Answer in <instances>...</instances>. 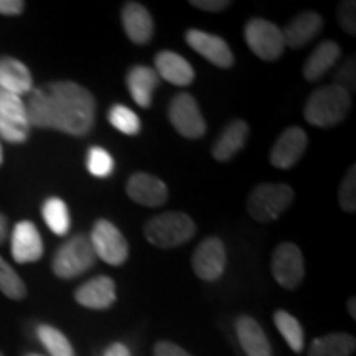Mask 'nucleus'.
<instances>
[{
    "mask_svg": "<svg viewBox=\"0 0 356 356\" xmlns=\"http://www.w3.org/2000/svg\"><path fill=\"white\" fill-rule=\"evenodd\" d=\"M155 73L175 86H188L195 79L193 66L173 51H160L155 56Z\"/></svg>",
    "mask_w": 356,
    "mask_h": 356,
    "instance_id": "obj_18",
    "label": "nucleus"
},
{
    "mask_svg": "<svg viewBox=\"0 0 356 356\" xmlns=\"http://www.w3.org/2000/svg\"><path fill=\"white\" fill-rule=\"evenodd\" d=\"M168 119L175 131L185 139H200L207 132L202 111L197 99L188 92H180L168 106Z\"/></svg>",
    "mask_w": 356,
    "mask_h": 356,
    "instance_id": "obj_9",
    "label": "nucleus"
},
{
    "mask_svg": "<svg viewBox=\"0 0 356 356\" xmlns=\"http://www.w3.org/2000/svg\"><path fill=\"white\" fill-rule=\"evenodd\" d=\"M7 238V218L0 213V244Z\"/></svg>",
    "mask_w": 356,
    "mask_h": 356,
    "instance_id": "obj_39",
    "label": "nucleus"
},
{
    "mask_svg": "<svg viewBox=\"0 0 356 356\" xmlns=\"http://www.w3.org/2000/svg\"><path fill=\"white\" fill-rule=\"evenodd\" d=\"M102 356H131V351L126 345L122 343H113L111 346H108V350L104 351Z\"/></svg>",
    "mask_w": 356,
    "mask_h": 356,
    "instance_id": "obj_38",
    "label": "nucleus"
},
{
    "mask_svg": "<svg viewBox=\"0 0 356 356\" xmlns=\"http://www.w3.org/2000/svg\"><path fill=\"white\" fill-rule=\"evenodd\" d=\"M333 84L338 88H341L343 91L348 92V95H351V92L355 91L356 88V65H355V56L348 58V60L345 61L343 65L340 66L337 71L335 78H333Z\"/></svg>",
    "mask_w": 356,
    "mask_h": 356,
    "instance_id": "obj_33",
    "label": "nucleus"
},
{
    "mask_svg": "<svg viewBox=\"0 0 356 356\" xmlns=\"http://www.w3.org/2000/svg\"><path fill=\"white\" fill-rule=\"evenodd\" d=\"M0 292L12 300H22L26 296V287L20 275L0 256Z\"/></svg>",
    "mask_w": 356,
    "mask_h": 356,
    "instance_id": "obj_30",
    "label": "nucleus"
},
{
    "mask_svg": "<svg viewBox=\"0 0 356 356\" xmlns=\"http://www.w3.org/2000/svg\"><path fill=\"white\" fill-rule=\"evenodd\" d=\"M108 119L111 126L118 129L119 132L126 134V136H137L142 129L139 115L124 104H114L109 109Z\"/></svg>",
    "mask_w": 356,
    "mask_h": 356,
    "instance_id": "obj_29",
    "label": "nucleus"
},
{
    "mask_svg": "<svg viewBox=\"0 0 356 356\" xmlns=\"http://www.w3.org/2000/svg\"><path fill=\"white\" fill-rule=\"evenodd\" d=\"M186 43L193 48L198 55L207 58L210 63L220 68H231L234 65V55L229 44L218 35H211L202 30L191 29L185 35Z\"/></svg>",
    "mask_w": 356,
    "mask_h": 356,
    "instance_id": "obj_13",
    "label": "nucleus"
},
{
    "mask_svg": "<svg viewBox=\"0 0 356 356\" xmlns=\"http://www.w3.org/2000/svg\"><path fill=\"white\" fill-rule=\"evenodd\" d=\"M323 29V19L317 12H304L297 15L284 30V43L289 48H304Z\"/></svg>",
    "mask_w": 356,
    "mask_h": 356,
    "instance_id": "obj_19",
    "label": "nucleus"
},
{
    "mask_svg": "<svg viewBox=\"0 0 356 356\" xmlns=\"http://www.w3.org/2000/svg\"><path fill=\"white\" fill-rule=\"evenodd\" d=\"M248 134V122L241 121V119H236V121L229 122L228 126L225 127V131L220 134L215 145H213V157H215L218 162H228V160L233 159L234 155L246 145Z\"/></svg>",
    "mask_w": 356,
    "mask_h": 356,
    "instance_id": "obj_23",
    "label": "nucleus"
},
{
    "mask_svg": "<svg viewBox=\"0 0 356 356\" xmlns=\"http://www.w3.org/2000/svg\"><path fill=\"white\" fill-rule=\"evenodd\" d=\"M244 38L251 51L264 61L277 60L286 48L282 30L264 19L249 20L244 29Z\"/></svg>",
    "mask_w": 356,
    "mask_h": 356,
    "instance_id": "obj_6",
    "label": "nucleus"
},
{
    "mask_svg": "<svg viewBox=\"0 0 356 356\" xmlns=\"http://www.w3.org/2000/svg\"><path fill=\"white\" fill-rule=\"evenodd\" d=\"M270 270L280 287L287 289V291L299 287L305 275V262L297 244L280 243L274 249Z\"/></svg>",
    "mask_w": 356,
    "mask_h": 356,
    "instance_id": "obj_10",
    "label": "nucleus"
},
{
    "mask_svg": "<svg viewBox=\"0 0 356 356\" xmlns=\"http://www.w3.org/2000/svg\"><path fill=\"white\" fill-rule=\"evenodd\" d=\"M356 3L353 0H346V2H341L337 8V19L338 24L341 25V29L345 30L346 33L356 35Z\"/></svg>",
    "mask_w": 356,
    "mask_h": 356,
    "instance_id": "obj_34",
    "label": "nucleus"
},
{
    "mask_svg": "<svg viewBox=\"0 0 356 356\" xmlns=\"http://www.w3.org/2000/svg\"><path fill=\"white\" fill-rule=\"evenodd\" d=\"M126 191L132 202L144 204V207L157 208L162 207L168 200V188L165 181L150 173H134L129 178Z\"/></svg>",
    "mask_w": 356,
    "mask_h": 356,
    "instance_id": "obj_14",
    "label": "nucleus"
},
{
    "mask_svg": "<svg viewBox=\"0 0 356 356\" xmlns=\"http://www.w3.org/2000/svg\"><path fill=\"white\" fill-rule=\"evenodd\" d=\"M355 346L356 340L350 333H330L312 341L309 356H351Z\"/></svg>",
    "mask_w": 356,
    "mask_h": 356,
    "instance_id": "obj_25",
    "label": "nucleus"
},
{
    "mask_svg": "<svg viewBox=\"0 0 356 356\" xmlns=\"http://www.w3.org/2000/svg\"><path fill=\"white\" fill-rule=\"evenodd\" d=\"M33 88L32 74L20 60L10 56L0 58V89L22 96Z\"/></svg>",
    "mask_w": 356,
    "mask_h": 356,
    "instance_id": "obj_21",
    "label": "nucleus"
},
{
    "mask_svg": "<svg viewBox=\"0 0 356 356\" xmlns=\"http://www.w3.org/2000/svg\"><path fill=\"white\" fill-rule=\"evenodd\" d=\"M307 134L300 127H289L279 136L269 154L270 163L280 170H287L299 162L307 149Z\"/></svg>",
    "mask_w": 356,
    "mask_h": 356,
    "instance_id": "obj_12",
    "label": "nucleus"
},
{
    "mask_svg": "<svg viewBox=\"0 0 356 356\" xmlns=\"http://www.w3.org/2000/svg\"><path fill=\"white\" fill-rule=\"evenodd\" d=\"M236 335L248 356H273L269 340L254 318L246 317V315L239 317L236 322Z\"/></svg>",
    "mask_w": 356,
    "mask_h": 356,
    "instance_id": "obj_22",
    "label": "nucleus"
},
{
    "mask_svg": "<svg viewBox=\"0 0 356 356\" xmlns=\"http://www.w3.org/2000/svg\"><path fill=\"white\" fill-rule=\"evenodd\" d=\"M338 200H340V207L343 208L346 213H355L356 210V167L355 165L350 167V170L346 172L343 181H341Z\"/></svg>",
    "mask_w": 356,
    "mask_h": 356,
    "instance_id": "obj_32",
    "label": "nucleus"
},
{
    "mask_svg": "<svg viewBox=\"0 0 356 356\" xmlns=\"http://www.w3.org/2000/svg\"><path fill=\"white\" fill-rule=\"evenodd\" d=\"M226 261H228V256H226L225 244L215 236L200 243L191 256V266H193L195 274L208 282L221 277L226 269Z\"/></svg>",
    "mask_w": 356,
    "mask_h": 356,
    "instance_id": "obj_11",
    "label": "nucleus"
},
{
    "mask_svg": "<svg viewBox=\"0 0 356 356\" xmlns=\"http://www.w3.org/2000/svg\"><path fill=\"white\" fill-rule=\"evenodd\" d=\"M126 83L136 104H139L140 108L145 109L150 108L154 91L157 89L160 83V78L155 73V70L149 68V66H134V68L129 70Z\"/></svg>",
    "mask_w": 356,
    "mask_h": 356,
    "instance_id": "obj_20",
    "label": "nucleus"
},
{
    "mask_svg": "<svg viewBox=\"0 0 356 356\" xmlns=\"http://www.w3.org/2000/svg\"><path fill=\"white\" fill-rule=\"evenodd\" d=\"M96 254L89 236L76 234L56 251L51 267L60 279H73L95 266Z\"/></svg>",
    "mask_w": 356,
    "mask_h": 356,
    "instance_id": "obj_5",
    "label": "nucleus"
},
{
    "mask_svg": "<svg viewBox=\"0 0 356 356\" xmlns=\"http://www.w3.org/2000/svg\"><path fill=\"white\" fill-rule=\"evenodd\" d=\"M0 356H3V355H2V351H0Z\"/></svg>",
    "mask_w": 356,
    "mask_h": 356,
    "instance_id": "obj_43",
    "label": "nucleus"
},
{
    "mask_svg": "<svg viewBox=\"0 0 356 356\" xmlns=\"http://www.w3.org/2000/svg\"><path fill=\"white\" fill-rule=\"evenodd\" d=\"M351 108V97L335 84L315 89L307 99L304 118L315 127L337 126L346 118Z\"/></svg>",
    "mask_w": 356,
    "mask_h": 356,
    "instance_id": "obj_2",
    "label": "nucleus"
},
{
    "mask_svg": "<svg viewBox=\"0 0 356 356\" xmlns=\"http://www.w3.org/2000/svg\"><path fill=\"white\" fill-rule=\"evenodd\" d=\"M74 299L91 310L109 309L115 302V282L108 275H97L76 289Z\"/></svg>",
    "mask_w": 356,
    "mask_h": 356,
    "instance_id": "obj_16",
    "label": "nucleus"
},
{
    "mask_svg": "<svg viewBox=\"0 0 356 356\" xmlns=\"http://www.w3.org/2000/svg\"><path fill=\"white\" fill-rule=\"evenodd\" d=\"M12 256L19 264L37 262L43 256L42 236L32 221H20L13 228Z\"/></svg>",
    "mask_w": 356,
    "mask_h": 356,
    "instance_id": "obj_15",
    "label": "nucleus"
},
{
    "mask_svg": "<svg viewBox=\"0 0 356 356\" xmlns=\"http://www.w3.org/2000/svg\"><path fill=\"white\" fill-rule=\"evenodd\" d=\"M190 3L204 12H221L229 7L228 0H191Z\"/></svg>",
    "mask_w": 356,
    "mask_h": 356,
    "instance_id": "obj_36",
    "label": "nucleus"
},
{
    "mask_svg": "<svg viewBox=\"0 0 356 356\" xmlns=\"http://www.w3.org/2000/svg\"><path fill=\"white\" fill-rule=\"evenodd\" d=\"M89 241L96 257L109 266H121L127 261L129 244L118 226L108 220H97L92 226Z\"/></svg>",
    "mask_w": 356,
    "mask_h": 356,
    "instance_id": "obj_7",
    "label": "nucleus"
},
{
    "mask_svg": "<svg viewBox=\"0 0 356 356\" xmlns=\"http://www.w3.org/2000/svg\"><path fill=\"white\" fill-rule=\"evenodd\" d=\"M293 202V190L284 184H261L248 197L249 215L259 222L275 221Z\"/></svg>",
    "mask_w": 356,
    "mask_h": 356,
    "instance_id": "obj_4",
    "label": "nucleus"
},
{
    "mask_svg": "<svg viewBox=\"0 0 356 356\" xmlns=\"http://www.w3.org/2000/svg\"><path fill=\"white\" fill-rule=\"evenodd\" d=\"M25 8L22 0H0V13L2 15H20Z\"/></svg>",
    "mask_w": 356,
    "mask_h": 356,
    "instance_id": "obj_37",
    "label": "nucleus"
},
{
    "mask_svg": "<svg viewBox=\"0 0 356 356\" xmlns=\"http://www.w3.org/2000/svg\"><path fill=\"white\" fill-rule=\"evenodd\" d=\"M355 304H356V299L355 297H351L350 302H348V310H350V315L353 318H356V310H355Z\"/></svg>",
    "mask_w": 356,
    "mask_h": 356,
    "instance_id": "obj_40",
    "label": "nucleus"
},
{
    "mask_svg": "<svg viewBox=\"0 0 356 356\" xmlns=\"http://www.w3.org/2000/svg\"><path fill=\"white\" fill-rule=\"evenodd\" d=\"M43 220L47 222V226L53 233L58 236H65L70 231L71 220H70V211L66 203L61 198H48L43 203L42 208Z\"/></svg>",
    "mask_w": 356,
    "mask_h": 356,
    "instance_id": "obj_26",
    "label": "nucleus"
},
{
    "mask_svg": "<svg viewBox=\"0 0 356 356\" xmlns=\"http://www.w3.org/2000/svg\"><path fill=\"white\" fill-rule=\"evenodd\" d=\"M88 170L92 177L106 178L114 172V159L108 150L102 147H91L86 160Z\"/></svg>",
    "mask_w": 356,
    "mask_h": 356,
    "instance_id": "obj_31",
    "label": "nucleus"
},
{
    "mask_svg": "<svg viewBox=\"0 0 356 356\" xmlns=\"http://www.w3.org/2000/svg\"><path fill=\"white\" fill-rule=\"evenodd\" d=\"M26 356H42V355H26Z\"/></svg>",
    "mask_w": 356,
    "mask_h": 356,
    "instance_id": "obj_42",
    "label": "nucleus"
},
{
    "mask_svg": "<svg viewBox=\"0 0 356 356\" xmlns=\"http://www.w3.org/2000/svg\"><path fill=\"white\" fill-rule=\"evenodd\" d=\"M154 356H193L172 341H159L154 348Z\"/></svg>",
    "mask_w": 356,
    "mask_h": 356,
    "instance_id": "obj_35",
    "label": "nucleus"
},
{
    "mask_svg": "<svg viewBox=\"0 0 356 356\" xmlns=\"http://www.w3.org/2000/svg\"><path fill=\"white\" fill-rule=\"evenodd\" d=\"M25 106L30 126L55 129L76 137L86 136L95 126L96 99L78 83L44 84L33 89Z\"/></svg>",
    "mask_w": 356,
    "mask_h": 356,
    "instance_id": "obj_1",
    "label": "nucleus"
},
{
    "mask_svg": "<svg viewBox=\"0 0 356 356\" xmlns=\"http://www.w3.org/2000/svg\"><path fill=\"white\" fill-rule=\"evenodd\" d=\"M37 335L51 356H74L70 340L51 325H38Z\"/></svg>",
    "mask_w": 356,
    "mask_h": 356,
    "instance_id": "obj_28",
    "label": "nucleus"
},
{
    "mask_svg": "<svg viewBox=\"0 0 356 356\" xmlns=\"http://www.w3.org/2000/svg\"><path fill=\"white\" fill-rule=\"evenodd\" d=\"M122 26L129 40L137 44L150 42L154 35V20L142 3L127 2L122 8Z\"/></svg>",
    "mask_w": 356,
    "mask_h": 356,
    "instance_id": "obj_17",
    "label": "nucleus"
},
{
    "mask_svg": "<svg viewBox=\"0 0 356 356\" xmlns=\"http://www.w3.org/2000/svg\"><path fill=\"white\" fill-rule=\"evenodd\" d=\"M30 127L22 97L0 89V137L10 144H22L29 137Z\"/></svg>",
    "mask_w": 356,
    "mask_h": 356,
    "instance_id": "obj_8",
    "label": "nucleus"
},
{
    "mask_svg": "<svg viewBox=\"0 0 356 356\" xmlns=\"http://www.w3.org/2000/svg\"><path fill=\"white\" fill-rule=\"evenodd\" d=\"M2 160H3V154H2V145H0V165H2Z\"/></svg>",
    "mask_w": 356,
    "mask_h": 356,
    "instance_id": "obj_41",
    "label": "nucleus"
},
{
    "mask_svg": "<svg viewBox=\"0 0 356 356\" xmlns=\"http://www.w3.org/2000/svg\"><path fill=\"white\" fill-rule=\"evenodd\" d=\"M340 44L327 40V42L320 43L312 55L307 58L304 65V78L307 81H317L337 63L340 58Z\"/></svg>",
    "mask_w": 356,
    "mask_h": 356,
    "instance_id": "obj_24",
    "label": "nucleus"
},
{
    "mask_svg": "<svg viewBox=\"0 0 356 356\" xmlns=\"http://www.w3.org/2000/svg\"><path fill=\"white\" fill-rule=\"evenodd\" d=\"M274 323L287 345L291 346V350L300 353L304 350V330H302L299 320L286 310H277L274 314Z\"/></svg>",
    "mask_w": 356,
    "mask_h": 356,
    "instance_id": "obj_27",
    "label": "nucleus"
},
{
    "mask_svg": "<svg viewBox=\"0 0 356 356\" xmlns=\"http://www.w3.org/2000/svg\"><path fill=\"white\" fill-rule=\"evenodd\" d=\"M195 233H197L195 221L180 211H168L154 216L144 228L147 241L160 249L181 246L188 243Z\"/></svg>",
    "mask_w": 356,
    "mask_h": 356,
    "instance_id": "obj_3",
    "label": "nucleus"
}]
</instances>
